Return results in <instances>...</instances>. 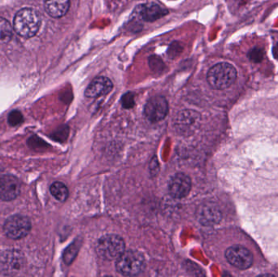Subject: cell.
Wrapping results in <instances>:
<instances>
[{
	"instance_id": "obj_5",
	"label": "cell",
	"mask_w": 278,
	"mask_h": 277,
	"mask_svg": "<svg viewBox=\"0 0 278 277\" xmlns=\"http://www.w3.org/2000/svg\"><path fill=\"white\" fill-rule=\"evenodd\" d=\"M30 219L23 214H13L8 217L3 225V231L7 237L19 240L26 237L31 230Z\"/></svg>"
},
{
	"instance_id": "obj_1",
	"label": "cell",
	"mask_w": 278,
	"mask_h": 277,
	"mask_svg": "<svg viewBox=\"0 0 278 277\" xmlns=\"http://www.w3.org/2000/svg\"><path fill=\"white\" fill-rule=\"evenodd\" d=\"M238 72L234 66L229 63H219L209 69L207 80L215 89H225L235 82Z\"/></svg>"
},
{
	"instance_id": "obj_8",
	"label": "cell",
	"mask_w": 278,
	"mask_h": 277,
	"mask_svg": "<svg viewBox=\"0 0 278 277\" xmlns=\"http://www.w3.org/2000/svg\"><path fill=\"white\" fill-rule=\"evenodd\" d=\"M20 192L18 179L11 175L0 177V199L3 201H11L18 197Z\"/></svg>"
},
{
	"instance_id": "obj_3",
	"label": "cell",
	"mask_w": 278,
	"mask_h": 277,
	"mask_svg": "<svg viewBox=\"0 0 278 277\" xmlns=\"http://www.w3.org/2000/svg\"><path fill=\"white\" fill-rule=\"evenodd\" d=\"M145 259L140 253L135 250L124 251L117 259L116 268L118 273L124 276H137L145 268Z\"/></svg>"
},
{
	"instance_id": "obj_24",
	"label": "cell",
	"mask_w": 278,
	"mask_h": 277,
	"mask_svg": "<svg viewBox=\"0 0 278 277\" xmlns=\"http://www.w3.org/2000/svg\"><path fill=\"white\" fill-rule=\"evenodd\" d=\"M236 1L238 2H246V1H247V0H236Z\"/></svg>"
},
{
	"instance_id": "obj_4",
	"label": "cell",
	"mask_w": 278,
	"mask_h": 277,
	"mask_svg": "<svg viewBox=\"0 0 278 277\" xmlns=\"http://www.w3.org/2000/svg\"><path fill=\"white\" fill-rule=\"evenodd\" d=\"M97 254L105 260L117 259L125 251V241L119 236L105 235L99 239L97 245Z\"/></svg>"
},
{
	"instance_id": "obj_6",
	"label": "cell",
	"mask_w": 278,
	"mask_h": 277,
	"mask_svg": "<svg viewBox=\"0 0 278 277\" xmlns=\"http://www.w3.org/2000/svg\"><path fill=\"white\" fill-rule=\"evenodd\" d=\"M225 257L229 264L239 269H247L253 263V256L250 250L239 245L229 247L225 252Z\"/></svg>"
},
{
	"instance_id": "obj_21",
	"label": "cell",
	"mask_w": 278,
	"mask_h": 277,
	"mask_svg": "<svg viewBox=\"0 0 278 277\" xmlns=\"http://www.w3.org/2000/svg\"><path fill=\"white\" fill-rule=\"evenodd\" d=\"M182 47H180L179 43H174L171 45L168 49V55L170 58H175L178 56V53L182 52Z\"/></svg>"
},
{
	"instance_id": "obj_13",
	"label": "cell",
	"mask_w": 278,
	"mask_h": 277,
	"mask_svg": "<svg viewBox=\"0 0 278 277\" xmlns=\"http://www.w3.org/2000/svg\"><path fill=\"white\" fill-rule=\"evenodd\" d=\"M200 221L205 224L217 223L221 218L220 212L214 206H203L199 210Z\"/></svg>"
},
{
	"instance_id": "obj_20",
	"label": "cell",
	"mask_w": 278,
	"mask_h": 277,
	"mask_svg": "<svg viewBox=\"0 0 278 277\" xmlns=\"http://www.w3.org/2000/svg\"><path fill=\"white\" fill-rule=\"evenodd\" d=\"M149 65H150L151 69L157 71L163 69L164 66L161 59L155 56L150 57V59H149Z\"/></svg>"
},
{
	"instance_id": "obj_19",
	"label": "cell",
	"mask_w": 278,
	"mask_h": 277,
	"mask_svg": "<svg viewBox=\"0 0 278 277\" xmlns=\"http://www.w3.org/2000/svg\"><path fill=\"white\" fill-rule=\"evenodd\" d=\"M23 120H24V118H23L22 113L17 111V110H15V111L10 112L8 117H7L8 124L11 126H13V127L22 123Z\"/></svg>"
},
{
	"instance_id": "obj_14",
	"label": "cell",
	"mask_w": 278,
	"mask_h": 277,
	"mask_svg": "<svg viewBox=\"0 0 278 277\" xmlns=\"http://www.w3.org/2000/svg\"><path fill=\"white\" fill-rule=\"evenodd\" d=\"M50 191L52 196L60 202L66 201V199L69 197V190L67 186L60 181H56L52 184L50 187Z\"/></svg>"
},
{
	"instance_id": "obj_16",
	"label": "cell",
	"mask_w": 278,
	"mask_h": 277,
	"mask_svg": "<svg viewBox=\"0 0 278 277\" xmlns=\"http://www.w3.org/2000/svg\"><path fill=\"white\" fill-rule=\"evenodd\" d=\"M20 254L17 252L7 253L3 258L2 264H5L6 268H10L12 270H18L20 266Z\"/></svg>"
},
{
	"instance_id": "obj_17",
	"label": "cell",
	"mask_w": 278,
	"mask_h": 277,
	"mask_svg": "<svg viewBox=\"0 0 278 277\" xmlns=\"http://www.w3.org/2000/svg\"><path fill=\"white\" fill-rule=\"evenodd\" d=\"M79 245L76 243H72L69 246V248L66 249L65 254H64V260L67 264H70L72 260L76 257V254L78 252Z\"/></svg>"
},
{
	"instance_id": "obj_18",
	"label": "cell",
	"mask_w": 278,
	"mask_h": 277,
	"mask_svg": "<svg viewBox=\"0 0 278 277\" xmlns=\"http://www.w3.org/2000/svg\"><path fill=\"white\" fill-rule=\"evenodd\" d=\"M265 56V52L262 48L260 47H254L252 49L250 50V52L247 54V57L249 58L250 61L253 63H260L263 61Z\"/></svg>"
},
{
	"instance_id": "obj_15",
	"label": "cell",
	"mask_w": 278,
	"mask_h": 277,
	"mask_svg": "<svg viewBox=\"0 0 278 277\" xmlns=\"http://www.w3.org/2000/svg\"><path fill=\"white\" fill-rule=\"evenodd\" d=\"M12 37V27L9 21L0 18V43H6Z\"/></svg>"
},
{
	"instance_id": "obj_10",
	"label": "cell",
	"mask_w": 278,
	"mask_h": 277,
	"mask_svg": "<svg viewBox=\"0 0 278 277\" xmlns=\"http://www.w3.org/2000/svg\"><path fill=\"white\" fill-rule=\"evenodd\" d=\"M112 88L113 84L110 79L105 76H99L94 79L86 88L85 95L87 98H98L110 93Z\"/></svg>"
},
{
	"instance_id": "obj_12",
	"label": "cell",
	"mask_w": 278,
	"mask_h": 277,
	"mask_svg": "<svg viewBox=\"0 0 278 277\" xmlns=\"http://www.w3.org/2000/svg\"><path fill=\"white\" fill-rule=\"evenodd\" d=\"M47 14L53 18H61L67 13L70 7V0H44Z\"/></svg>"
},
{
	"instance_id": "obj_7",
	"label": "cell",
	"mask_w": 278,
	"mask_h": 277,
	"mask_svg": "<svg viewBox=\"0 0 278 277\" xmlns=\"http://www.w3.org/2000/svg\"><path fill=\"white\" fill-rule=\"evenodd\" d=\"M168 112V104L166 98L155 96L150 98L146 103L144 113L151 122H158L165 118Z\"/></svg>"
},
{
	"instance_id": "obj_2",
	"label": "cell",
	"mask_w": 278,
	"mask_h": 277,
	"mask_svg": "<svg viewBox=\"0 0 278 277\" xmlns=\"http://www.w3.org/2000/svg\"><path fill=\"white\" fill-rule=\"evenodd\" d=\"M40 25V16L34 9H21L14 18V29L24 38H32L35 35Z\"/></svg>"
},
{
	"instance_id": "obj_23",
	"label": "cell",
	"mask_w": 278,
	"mask_h": 277,
	"mask_svg": "<svg viewBox=\"0 0 278 277\" xmlns=\"http://www.w3.org/2000/svg\"><path fill=\"white\" fill-rule=\"evenodd\" d=\"M274 53L275 57H276L277 59H278V43L276 45V46H275V47H274Z\"/></svg>"
},
{
	"instance_id": "obj_11",
	"label": "cell",
	"mask_w": 278,
	"mask_h": 277,
	"mask_svg": "<svg viewBox=\"0 0 278 277\" xmlns=\"http://www.w3.org/2000/svg\"><path fill=\"white\" fill-rule=\"evenodd\" d=\"M168 12L166 8H164L158 3L150 2L141 7L139 11V15L142 20L146 21H155L166 16Z\"/></svg>"
},
{
	"instance_id": "obj_9",
	"label": "cell",
	"mask_w": 278,
	"mask_h": 277,
	"mask_svg": "<svg viewBox=\"0 0 278 277\" xmlns=\"http://www.w3.org/2000/svg\"><path fill=\"white\" fill-rule=\"evenodd\" d=\"M191 181L188 176L183 173H177L171 179L168 190L175 199H182L189 195L191 191Z\"/></svg>"
},
{
	"instance_id": "obj_22",
	"label": "cell",
	"mask_w": 278,
	"mask_h": 277,
	"mask_svg": "<svg viewBox=\"0 0 278 277\" xmlns=\"http://www.w3.org/2000/svg\"><path fill=\"white\" fill-rule=\"evenodd\" d=\"M122 104L124 107L126 108H130L135 104V100H134V94L131 93H127L124 95L122 98Z\"/></svg>"
}]
</instances>
